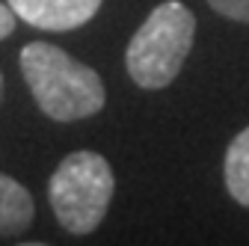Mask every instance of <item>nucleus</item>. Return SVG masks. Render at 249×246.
<instances>
[{"mask_svg": "<svg viewBox=\"0 0 249 246\" xmlns=\"http://www.w3.org/2000/svg\"><path fill=\"white\" fill-rule=\"evenodd\" d=\"M21 74L39 110L53 122L95 116L107 101V89L98 71L48 42L24 45Z\"/></svg>", "mask_w": 249, "mask_h": 246, "instance_id": "1", "label": "nucleus"}, {"mask_svg": "<svg viewBox=\"0 0 249 246\" xmlns=\"http://www.w3.org/2000/svg\"><path fill=\"white\" fill-rule=\"evenodd\" d=\"M0 89H3V77H0Z\"/></svg>", "mask_w": 249, "mask_h": 246, "instance_id": "9", "label": "nucleus"}, {"mask_svg": "<svg viewBox=\"0 0 249 246\" xmlns=\"http://www.w3.org/2000/svg\"><path fill=\"white\" fill-rule=\"evenodd\" d=\"M15 21H18V15L12 12V6L0 0V39L12 36V30H15Z\"/></svg>", "mask_w": 249, "mask_h": 246, "instance_id": "8", "label": "nucleus"}, {"mask_svg": "<svg viewBox=\"0 0 249 246\" xmlns=\"http://www.w3.org/2000/svg\"><path fill=\"white\" fill-rule=\"evenodd\" d=\"M33 217H36V205L27 187L0 172V237L24 234L33 226Z\"/></svg>", "mask_w": 249, "mask_h": 246, "instance_id": "5", "label": "nucleus"}, {"mask_svg": "<svg viewBox=\"0 0 249 246\" xmlns=\"http://www.w3.org/2000/svg\"><path fill=\"white\" fill-rule=\"evenodd\" d=\"M223 178L229 196L249 208V128H243L226 148V163H223Z\"/></svg>", "mask_w": 249, "mask_h": 246, "instance_id": "6", "label": "nucleus"}, {"mask_svg": "<svg viewBox=\"0 0 249 246\" xmlns=\"http://www.w3.org/2000/svg\"><path fill=\"white\" fill-rule=\"evenodd\" d=\"M113 190V169L98 151H71L48 181V202L69 234H89L101 226Z\"/></svg>", "mask_w": 249, "mask_h": 246, "instance_id": "3", "label": "nucleus"}, {"mask_svg": "<svg viewBox=\"0 0 249 246\" xmlns=\"http://www.w3.org/2000/svg\"><path fill=\"white\" fill-rule=\"evenodd\" d=\"M196 39V15L181 0L154 6L124 51V69L140 89L169 86Z\"/></svg>", "mask_w": 249, "mask_h": 246, "instance_id": "2", "label": "nucleus"}, {"mask_svg": "<svg viewBox=\"0 0 249 246\" xmlns=\"http://www.w3.org/2000/svg\"><path fill=\"white\" fill-rule=\"evenodd\" d=\"M18 21L39 30H74L101 9V0H6Z\"/></svg>", "mask_w": 249, "mask_h": 246, "instance_id": "4", "label": "nucleus"}, {"mask_svg": "<svg viewBox=\"0 0 249 246\" xmlns=\"http://www.w3.org/2000/svg\"><path fill=\"white\" fill-rule=\"evenodd\" d=\"M208 6L213 12H220L223 18L249 24V0H208Z\"/></svg>", "mask_w": 249, "mask_h": 246, "instance_id": "7", "label": "nucleus"}]
</instances>
